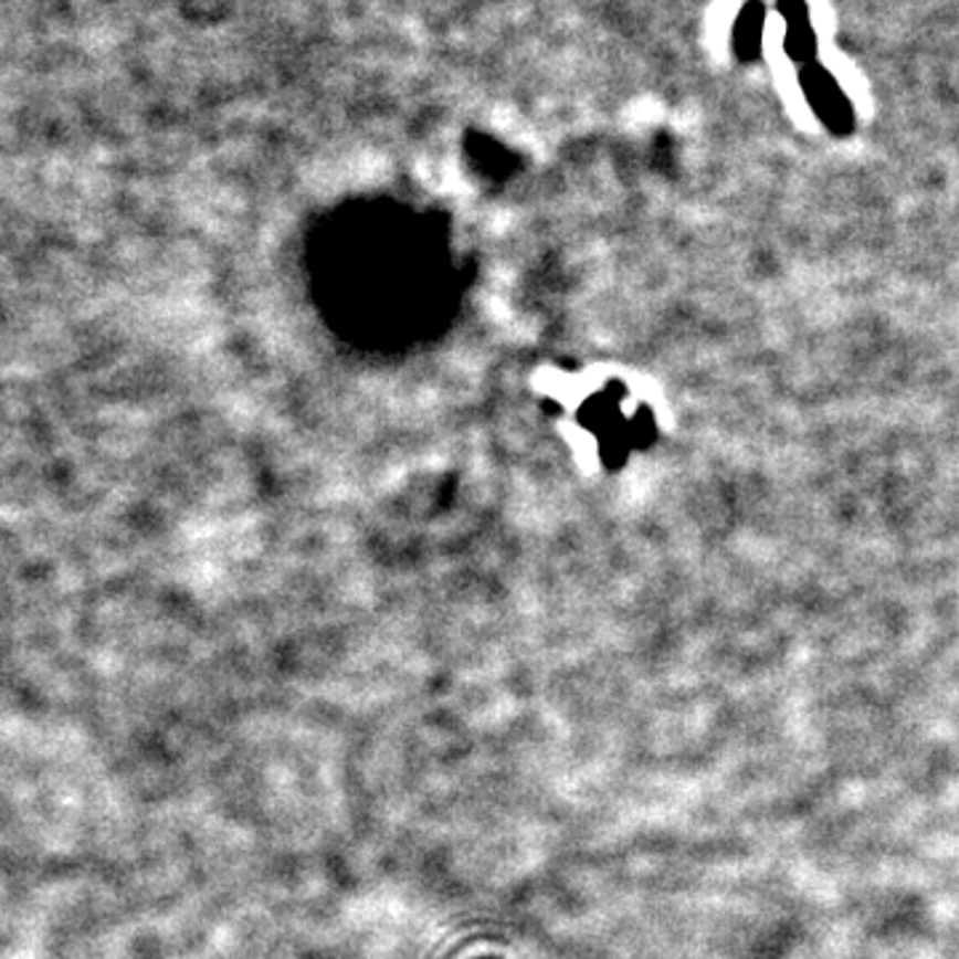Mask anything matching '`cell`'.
<instances>
[{"instance_id":"cell-1","label":"cell","mask_w":959,"mask_h":959,"mask_svg":"<svg viewBox=\"0 0 959 959\" xmlns=\"http://www.w3.org/2000/svg\"><path fill=\"white\" fill-rule=\"evenodd\" d=\"M800 83H802V91H805L810 107L815 109V115H819L834 134L851 131L855 123L851 102H847V96L842 94L837 81H834L821 64L815 62L805 64L800 73Z\"/></svg>"},{"instance_id":"cell-2","label":"cell","mask_w":959,"mask_h":959,"mask_svg":"<svg viewBox=\"0 0 959 959\" xmlns=\"http://www.w3.org/2000/svg\"><path fill=\"white\" fill-rule=\"evenodd\" d=\"M762 22H765L762 3L760 0H749V3L741 9V14H738L734 28V45H736V54L741 56V60L749 62L760 54L762 28H765Z\"/></svg>"},{"instance_id":"cell-3","label":"cell","mask_w":959,"mask_h":959,"mask_svg":"<svg viewBox=\"0 0 959 959\" xmlns=\"http://www.w3.org/2000/svg\"><path fill=\"white\" fill-rule=\"evenodd\" d=\"M787 51L794 62H800L802 67L810 64L815 54V32L810 19L805 22H789L787 24Z\"/></svg>"},{"instance_id":"cell-4","label":"cell","mask_w":959,"mask_h":959,"mask_svg":"<svg viewBox=\"0 0 959 959\" xmlns=\"http://www.w3.org/2000/svg\"><path fill=\"white\" fill-rule=\"evenodd\" d=\"M779 11H781L783 22L787 24L789 22H805V19H810L805 0H779Z\"/></svg>"}]
</instances>
